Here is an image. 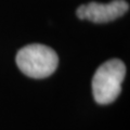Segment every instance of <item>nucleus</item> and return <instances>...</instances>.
<instances>
[{
    "mask_svg": "<svg viewBox=\"0 0 130 130\" xmlns=\"http://www.w3.org/2000/svg\"><path fill=\"white\" fill-rule=\"evenodd\" d=\"M129 10V3L125 0H113L109 3L91 1L85 5V20L92 23H108L123 16Z\"/></svg>",
    "mask_w": 130,
    "mask_h": 130,
    "instance_id": "3",
    "label": "nucleus"
},
{
    "mask_svg": "<svg viewBox=\"0 0 130 130\" xmlns=\"http://www.w3.org/2000/svg\"><path fill=\"white\" fill-rule=\"evenodd\" d=\"M16 65L24 75L35 79L51 76L59 65V56L50 47L41 43H30L19 50Z\"/></svg>",
    "mask_w": 130,
    "mask_h": 130,
    "instance_id": "1",
    "label": "nucleus"
},
{
    "mask_svg": "<svg viewBox=\"0 0 130 130\" xmlns=\"http://www.w3.org/2000/svg\"><path fill=\"white\" fill-rule=\"evenodd\" d=\"M126 76V65L118 59H112L98 67L91 87L94 101L106 105L115 101L121 92V84Z\"/></svg>",
    "mask_w": 130,
    "mask_h": 130,
    "instance_id": "2",
    "label": "nucleus"
}]
</instances>
